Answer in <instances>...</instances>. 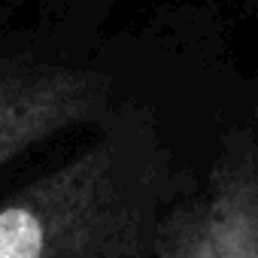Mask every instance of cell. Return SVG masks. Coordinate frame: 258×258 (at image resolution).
I'll return each mask as SVG.
<instances>
[{"instance_id":"1","label":"cell","mask_w":258,"mask_h":258,"mask_svg":"<svg viewBox=\"0 0 258 258\" xmlns=\"http://www.w3.org/2000/svg\"><path fill=\"white\" fill-rule=\"evenodd\" d=\"M173 207L158 134L121 118L0 204V258H158Z\"/></svg>"},{"instance_id":"2","label":"cell","mask_w":258,"mask_h":258,"mask_svg":"<svg viewBox=\"0 0 258 258\" xmlns=\"http://www.w3.org/2000/svg\"><path fill=\"white\" fill-rule=\"evenodd\" d=\"M112 82L88 67L0 61V167L67 127L109 115Z\"/></svg>"},{"instance_id":"3","label":"cell","mask_w":258,"mask_h":258,"mask_svg":"<svg viewBox=\"0 0 258 258\" xmlns=\"http://www.w3.org/2000/svg\"><path fill=\"white\" fill-rule=\"evenodd\" d=\"M207 237L216 258H258V143L225 137L204 195Z\"/></svg>"},{"instance_id":"4","label":"cell","mask_w":258,"mask_h":258,"mask_svg":"<svg viewBox=\"0 0 258 258\" xmlns=\"http://www.w3.org/2000/svg\"><path fill=\"white\" fill-rule=\"evenodd\" d=\"M158 258H216L207 237L204 201H185L173 207L164 225Z\"/></svg>"},{"instance_id":"5","label":"cell","mask_w":258,"mask_h":258,"mask_svg":"<svg viewBox=\"0 0 258 258\" xmlns=\"http://www.w3.org/2000/svg\"><path fill=\"white\" fill-rule=\"evenodd\" d=\"M249 4H255V7H258V0H249Z\"/></svg>"}]
</instances>
